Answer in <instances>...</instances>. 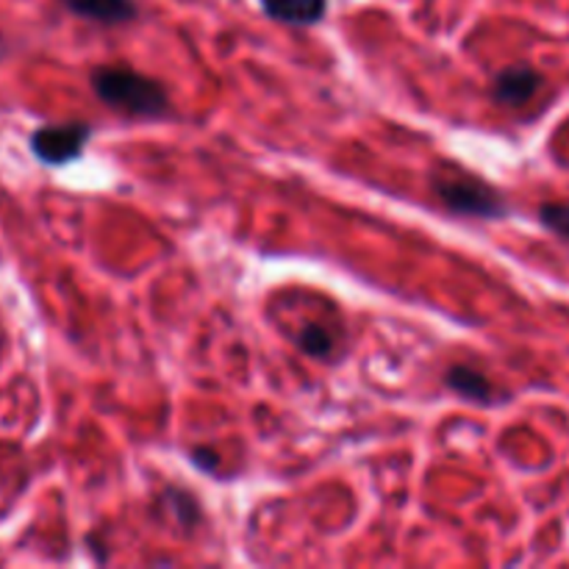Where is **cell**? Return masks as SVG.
Masks as SVG:
<instances>
[{
    "label": "cell",
    "instance_id": "obj_1",
    "mask_svg": "<svg viewBox=\"0 0 569 569\" xmlns=\"http://www.w3.org/2000/svg\"><path fill=\"white\" fill-rule=\"evenodd\" d=\"M94 98L111 111L137 120H164L172 114L170 92L159 78H150L133 67L98 64L89 72Z\"/></svg>",
    "mask_w": 569,
    "mask_h": 569
},
{
    "label": "cell",
    "instance_id": "obj_2",
    "mask_svg": "<svg viewBox=\"0 0 569 569\" xmlns=\"http://www.w3.org/2000/svg\"><path fill=\"white\" fill-rule=\"evenodd\" d=\"M431 192L448 211L472 220H503L509 217V203L489 181L476 172L448 170L439 167L431 176Z\"/></svg>",
    "mask_w": 569,
    "mask_h": 569
},
{
    "label": "cell",
    "instance_id": "obj_3",
    "mask_svg": "<svg viewBox=\"0 0 569 569\" xmlns=\"http://www.w3.org/2000/svg\"><path fill=\"white\" fill-rule=\"evenodd\" d=\"M89 139H92V126L89 122H48V126H39L28 137V148H31L33 159L39 164L64 167L81 159Z\"/></svg>",
    "mask_w": 569,
    "mask_h": 569
},
{
    "label": "cell",
    "instance_id": "obj_4",
    "mask_svg": "<svg viewBox=\"0 0 569 569\" xmlns=\"http://www.w3.org/2000/svg\"><path fill=\"white\" fill-rule=\"evenodd\" d=\"M542 87L545 76L537 67L511 64L492 78V100L500 106H509V109H520V106L531 103Z\"/></svg>",
    "mask_w": 569,
    "mask_h": 569
},
{
    "label": "cell",
    "instance_id": "obj_5",
    "mask_svg": "<svg viewBox=\"0 0 569 569\" xmlns=\"http://www.w3.org/2000/svg\"><path fill=\"white\" fill-rule=\"evenodd\" d=\"M445 387H448L453 395H459L461 400H467V403L487 406V409L506 403V398H509V395H506L492 378L472 370V367L467 365L450 367V370L445 372Z\"/></svg>",
    "mask_w": 569,
    "mask_h": 569
},
{
    "label": "cell",
    "instance_id": "obj_6",
    "mask_svg": "<svg viewBox=\"0 0 569 569\" xmlns=\"http://www.w3.org/2000/svg\"><path fill=\"white\" fill-rule=\"evenodd\" d=\"M70 14L98 26H126L139 20L137 0H59Z\"/></svg>",
    "mask_w": 569,
    "mask_h": 569
},
{
    "label": "cell",
    "instance_id": "obj_7",
    "mask_svg": "<svg viewBox=\"0 0 569 569\" xmlns=\"http://www.w3.org/2000/svg\"><path fill=\"white\" fill-rule=\"evenodd\" d=\"M259 6L270 20L289 28L320 26L328 14V0H259Z\"/></svg>",
    "mask_w": 569,
    "mask_h": 569
},
{
    "label": "cell",
    "instance_id": "obj_8",
    "mask_svg": "<svg viewBox=\"0 0 569 569\" xmlns=\"http://www.w3.org/2000/svg\"><path fill=\"white\" fill-rule=\"evenodd\" d=\"M156 503L170 509L172 520H176V526L183 533H194L200 528V522H203V506H200V500L181 487H164L159 498H156Z\"/></svg>",
    "mask_w": 569,
    "mask_h": 569
},
{
    "label": "cell",
    "instance_id": "obj_9",
    "mask_svg": "<svg viewBox=\"0 0 569 569\" xmlns=\"http://www.w3.org/2000/svg\"><path fill=\"white\" fill-rule=\"evenodd\" d=\"M295 345L300 348V353H306L309 359H317V361H328L337 356L339 350V339L333 337L328 328L317 326V322H309V326H303V331L295 337Z\"/></svg>",
    "mask_w": 569,
    "mask_h": 569
},
{
    "label": "cell",
    "instance_id": "obj_10",
    "mask_svg": "<svg viewBox=\"0 0 569 569\" xmlns=\"http://www.w3.org/2000/svg\"><path fill=\"white\" fill-rule=\"evenodd\" d=\"M539 220L548 231L569 239V206L567 203H542L539 206Z\"/></svg>",
    "mask_w": 569,
    "mask_h": 569
},
{
    "label": "cell",
    "instance_id": "obj_11",
    "mask_svg": "<svg viewBox=\"0 0 569 569\" xmlns=\"http://www.w3.org/2000/svg\"><path fill=\"white\" fill-rule=\"evenodd\" d=\"M189 461L206 476H217V470H220V453L214 448H192L189 450Z\"/></svg>",
    "mask_w": 569,
    "mask_h": 569
}]
</instances>
